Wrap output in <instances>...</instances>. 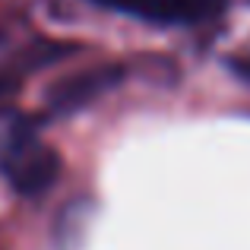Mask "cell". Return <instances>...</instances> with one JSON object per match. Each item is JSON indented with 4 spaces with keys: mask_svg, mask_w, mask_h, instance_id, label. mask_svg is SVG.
<instances>
[{
    "mask_svg": "<svg viewBox=\"0 0 250 250\" xmlns=\"http://www.w3.org/2000/svg\"><path fill=\"white\" fill-rule=\"evenodd\" d=\"M0 171L13 184V190L38 196L57 181L61 155L44 146L25 121H13L0 133Z\"/></svg>",
    "mask_w": 250,
    "mask_h": 250,
    "instance_id": "1",
    "label": "cell"
},
{
    "mask_svg": "<svg viewBox=\"0 0 250 250\" xmlns=\"http://www.w3.org/2000/svg\"><path fill=\"white\" fill-rule=\"evenodd\" d=\"M121 76H124L121 67H92V70H83V73H76V76H67V80L54 83L48 89V108L51 111L85 108V104L95 102L98 95L114 89V85L121 83Z\"/></svg>",
    "mask_w": 250,
    "mask_h": 250,
    "instance_id": "3",
    "label": "cell"
},
{
    "mask_svg": "<svg viewBox=\"0 0 250 250\" xmlns=\"http://www.w3.org/2000/svg\"><path fill=\"white\" fill-rule=\"evenodd\" d=\"M92 3L159 25H200L225 13L228 0H92Z\"/></svg>",
    "mask_w": 250,
    "mask_h": 250,
    "instance_id": "2",
    "label": "cell"
}]
</instances>
